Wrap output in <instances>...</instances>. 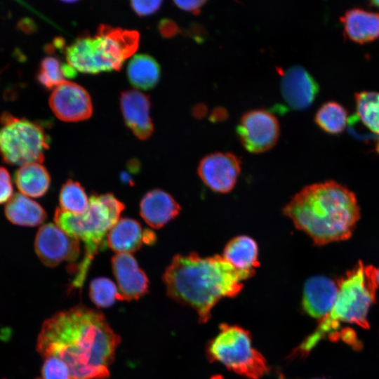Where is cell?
<instances>
[{
    "instance_id": "6da1fadb",
    "label": "cell",
    "mask_w": 379,
    "mask_h": 379,
    "mask_svg": "<svg viewBox=\"0 0 379 379\" xmlns=\"http://www.w3.org/2000/svg\"><path fill=\"white\" fill-rule=\"evenodd\" d=\"M120 341L102 313L78 305L44 321L36 348L64 361L71 379H105Z\"/></svg>"
},
{
    "instance_id": "7a4b0ae2",
    "label": "cell",
    "mask_w": 379,
    "mask_h": 379,
    "mask_svg": "<svg viewBox=\"0 0 379 379\" xmlns=\"http://www.w3.org/2000/svg\"><path fill=\"white\" fill-rule=\"evenodd\" d=\"M252 276L237 270L222 255L202 257L191 253L175 255L162 279L168 296L195 310L199 321L205 323L216 303L237 295L242 281Z\"/></svg>"
},
{
    "instance_id": "3957f363",
    "label": "cell",
    "mask_w": 379,
    "mask_h": 379,
    "mask_svg": "<svg viewBox=\"0 0 379 379\" xmlns=\"http://www.w3.org/2000/svg\"><path fill=\"white\" fill-rule=\"evenodd\" d=\"M283 212L317 245L350 238L360 215L354 194L334 181L305 187Z\"/></svg>"
},
{
    "instance_id": "277c9868",
    "label": "cell",
    "mask_w": 379,
    "mask_h": 379,
    "mask_svg": "<svg viewBox=\"0 0 379 379\" xmlns=\"http://www.w3.org/2000/svg\"><path fill=\"white\" fill-rule=\"evenodd\" d=\"M377 271L373 266H365L359 262L338 280V293L332 310L300 344L298 348L300 355L306 356L326 337L332 341L338 340L342 324L368 328V311L376 298Z\"/></svg>"
},
{
    "instance_id": "5b68a950",
    "label": "cell",
    "mask_w": 379,
    "mask_h": 379,
    "mask_svg": "<svg viewBox=\"0 0 379 379\" xmlns=\"http://www.w3.org/2000/svg\"><path fill=\"white\" fill-rule=\"evenodd\" d=\"M124 208L123 202L112 193H93L88 208L82 215H74L59 208L55 210V225L84 244L83 259L70 268V272L74 274L72 281L74 286L82 287L93 259L105 247L109 230L120 219Z\"/></svg>"
},
{
    "instance_id": "8992f818",
    "label": "cell",
    "mask_w": 379,
    "mask_h": 379,
    "mask_svg": "<svg viewBox=\"0 0 379 379\" xmlns=\"http://www.w3.org/2000/svg\"><path fill=\"white\" fill-rule=\"evenodd\" d=\"M139 39L135 30L102 24L93 36H79L65 49V54L67 63L80 72L119 71L138 49Z\"/></svg>"
},
{
    "instance_id": "52a82bcc",
    "label": "cell",
    "mask_w": 379,
    "mask_h": 379,
    "mask_svg": "<svg viewBox=\"0 0 379 379\" xmlns=\"http://www.w3.org/2000/svg\"><path fill=\"white\" fill-rule=\"evenodd\" d=\"M206 352L211 361L250 379H258L268 371L266 360L253 347L249 332L239 326L222 324Z\"/></svg>"
},
{
    "instance_id": "ba28073f",
    "label": "cell",
    "mask_w": 379,
    "mask_h": 379,
    "mask_svg": "<svg viewBox=\"0 0 379 379\" xmlns=\"http://www.w3.org/2000/svg\"><path fill=\"white\" fill-rule=\"evenodd\" d=\"M0 154L4 163H42L50 138L36 122L4 112L0 116Z\"/></svg>"
},
{
    "instance_id": "9c48e42d",
    "label": "cell",
    "mask_w": 379,
    "mask_h": 379,
    "mask_svg": "<svg viewBox=\"0 0 379 379\" xmlns=\"http://www.w3.org/2000/svg\"><path fill=\"white\" fill-rule=\"evenodd\" d=\"M236 131L243 147L249 152L258 154L276 145L280 127L272 113L264 109H255L243 114Z\"/></svg>"
},
{
    "instance_id": "30bf717a",
    "label": "cell",
    "mask_w": 379,
    "mask_h": 379,
    "mask_svg": "<svg viewBox=\"0 0 379 379\" xmlns=\"http://www.w3.org/2000/svg\"><path fill=\"white\" fill-rule=\"evenodd\" d=\"M34 249L41 262L51 267L63 261L74 262L80 254L79 240L53 223L46 224L39 229Z\"/></svg>"
},
{
    "instance_id": "8fae6325",
    "label": "cell",
    "mask_w": 379,
    "mask_h": 379,
    "mask_svg": "<svg viewBox=\"0 0 379 379\" xmlns=\"http://www.w3.org/2000/svg\"><path fill=\"white\" fill-rule=\"evenodd\" d=\"M198 174L212 191L228 193L235 186L241 171L239 159L230 152H214L199 162Z\"/></svg>"
},
{
    "instance_id": "7c38bea8",
    "label": "cell",
    "mask_w": 379,
    "mask_h": 379,
    "mask_svg": "<svg viewBox=\"0 0 379 379\" xmlns=\"http://www.w3.org/2000/svg\"><path fill=\"white\" fill-rule=\"evenodd\" d=\"M49 105L55 115L66 122L88 119L93 113L88 93L82 86L69 81L53 89L49 98Z\"/></svg>"
},
{
    "instance_id": "4fadbf2b",
    "label": "cell",
    "mask_w": 379,
    "mask_h": 379,
    "mask_svg": "<svg viewBox=\"0 0 379 379\" xmlns=\"http://www.w3.org/2000/svg\"><path fill=\"white\" fill-rule=\"evenodd\" d=\"M280 88L284 101L290 108L295 110L308 108L319 91L315 79L300 65H293L283 73Z\"/></svg>"
},
{
    "instance_id": "5bb4252c",
    "label": "cell",
    "mask_w": 379,
    "mask_h": 379,
    "mask_svg": "<svg viewBox=\"0 0 379 379\" xmlns=\"http://www.w3.org/2000/svg\"><path fill=\"white\" fill-rule=\"evenodd\" d=\"M111 263L120 300H138L147 293L149 279L131 253H117Z\"/></svg>"
},
{
    "instance_id": "9a60e30c",
    "label": "cell",
    "mask_w": 379,
    "mask_h": 379,
    "mask_svg": "<svg viewBox=\"0 0 379 379\" xmlns=\"http://www.w3.org/2000/svg\"><path fill=\"white\" fill-rule=\"evenodd\" d=\"M338 293V284L333 279L322 275L311 277L304 285L302 309L310 316L321 319L332 310Z\"/></svg>"
},
{
    "instance_id": "2e32d148",
    "label": "cell",
    "mask_w": 379,
    "mask_h": 379,
    "mask_svg": "<svg viewBox=\"0 0 379 379\" xmlns=\"http://www.w3.org/2000/svg\"><path fill=\"white\" fill-rule=\"evenodd\" d=\"M120 104L126 125L138 139H148L154 131L149 97L136 90L125 91L121 93Z\"/></svg>"
},
{
    "instance_id": "e0dca14e",
    "label": "cell",
    "mask_w": 379,
    "mask_h": 379,
    "mask_svg": "<svg viewBox=\"0 0 379 379\" xmlns=\"http://www.w3.org/2000/svg\"><path fill=\"white\" fill-rule=\"evenodd\" d=\"M180 206L168 192L154 189L147 192L140 203V214L151 227L159 229L179 214Z\"/></svg>"
},
{
    "instance_id": "ac0fdd59",
    "label": "cell",
    "mask_w": 379,
    "mask_h": 379,
    "mask_svg": "<svg viewBox=\"0 0 379 379\" xmlns=\"http://www.w3.org/2000/svg\"><path fill=\"white\" fill-rule=\"evenodd\" d=\"M346 36L365 44L379 38V13L360 8H352L340 18Z\"/></svg>"
},
{
    "instance_id": "d6986e66",
    "label": "cell",
    "mask_w": 379,
    "mask_h": 379,
    "mask_svg": "<svg viewBox=\"0 0 379 379\" xmlns=\"http://www.w3.org/2000/svg\"><path fill=\"white\" fill-rule=\"evenodd\" d=\"M145 231L135 219L120 218L107 235L109 247L117 253H131L138 251L145 243Z\"/></svg>"
},
{
    "instance_id": "ffe728a7",
    "label": "cell",
    "mask_w": 379,
    "mask_h": 379,
    "mask_svg": "<svg viewBox=\"0 0 379 379\" xmlns=\"http://www.w3.org/2000/svg\"><path fill=\"white\" fill-rule=\"evenodd\" d=\"M222 256L237 270L252 274L260 265L258 244L247 235L237 236L230 240Z\"/></svg>"
},
{
    "instance_id": "44dd1931",
    "label": "cell",
    "mask_w": 379,
    "mask_h": 379,
    "mask_svg": "<svg viewBox=\"0 0 379 379\" xmlns=\"http://www.w3.org/2000/svg\"><path fill=\"white\" fill-rule=\"evenodd\" d=\"M15 183L25 196L38 198L46 194L51 178L41 163L30 162L21 165L14 174Z\"/></svg>"
},
{
    "instance_id": "7402d4cb",
    "label": "cell",
    "mask_w": 379,
    "mask_h": 379,
    "mask_svg": "<svg viewBox=\"0 0 379 379\" xmlns=\"http://www.w3.org/2000/svg\"><path fill=\"white\" fill-rule=\"evenodd\" d=\"M7 220L12 224L35 227L45 221L46 212L37 202L21 193H17L7 202L4 208Z\"/></svg>"
},
{
    "instance_id": "603a6c76",
    "label": "cell",
    "mask_w": 379,
    "mask_h": 379,
    "mask_svg": "<svg viewBox=\"0 0 379 379\" xmlns=\"http://www.w3.org/2000/svg\"><path fill=\"white\" fill-rule=\"evenodd\" d=\"M161 69L157 61L147 54L134 55L127 65V77L132 86L150 90L159 82Z\"/></svg>"
},
{
    "instance_id": "cb8c5ba5",
    "label": "cell",
    "mask_w": 379,
    "mask_h": 379,
    "mask_svg": "<svg viewBox=\"0 0 379 379\" xmlns=\"http://www.w3.org/2000/svg\"><path fill=\"white\" fill-rule=\"evenodd\" d=\"M59 204L63 211L82 215L88 208L89 199L79 182L68 179L60 188Z\"/></svg>"
},
{
    "instance_id": "d4e9b609",
    "label": "cell",
    "mask_w": 379,
    "mask_h": 379,
    "mask_svg": "<svg viewBox=\"0 0 379 379\" xmlns=\"http://www.w3.org/2000/svg\"><path fill=\"white\" fill-rule=\"evenodd\" d=\"M314 121L324 132L338 134L346 127L347 113L340 104L330 101L319 107L315 114Z\"/></svg>"
},
{
    "instance_id": "484cf974",
    "label": "cell",
    "mask_w": 379,
    "mask_h": 379,
    "mask_svg": "<svg viewBox=\"0 0 379 379\" xmlns=\"http://www.w3.org/2000/svg\"><path fill=\"white\" fill-rule=\"evenodd\" d=\"M357 117L379 136V93L362 91L355 95Z\"/></svg>"
},
{
    "instance_id": "4316f807",
    "label": "cell",
    "mask_w": 379,
    "mask_h": 379,
    "mask_svg": "<svg viewBox=\"0 0 379 379\" xmlns=\"http://www.w3.org/2000/svg\"><path fill=\"white\" fill-rule=\"evenodd\" d=\"M89 295L97 307L102 308L112 306L117 300H120L119 289L115 284L107 277H97L91 281Z\"/></svg>"
},
{
    "instance_id": "83f0119b",
    "label": "cell",
    "mask_w": 379,
    "mask_h": 379,
    "mask_svg": "<svg viewBox=\"0 0 379 379\" xmlns=\"http://www.w3.org/2000/svg\"><path fill=\"white\" fill-rule=\"evenodd\" d=\"M62 64L55 57L48 56L40 62L36 74L37 81L47 89L55 88L65 81L62 69Z\"/></svg>"
},
{
    "instance_id": "f1b7e54d",
    "label": "cell",
    "mask_w": 379,
    "mask_h": 379,
    "mask_svg": "<svg viewBox=\"0 0 379 379\" xmlns=\"http://www.w3.org/2000/svg\"><path fill=\"white\" fill-rule=\"evenodd\" d=\"M37 379H71L68 367L61 359L49 357L45 358L41 368V377Z\"/></svg>"
},
{
    "instance_id": "f546056e",
    "label": "cell",
    "mask_w": 379,
    "mask_h": 379,
    "mask_svg": "<svg viewBox=\"0 0 379 379\" xmlns=\"http://www.w3.org/2000/svg\"><path fill=\"white\" fill-rule=\"evenodd\" d=\"M13 196V187L8 169L0 166V204L8 202Z\"/></svg>"
},
{
    "instance_id": "4dcf8cb0",
    "label": "cell",
    "mask_w": 379,
    "mask_h": 379,
    "mask_svg": "<svg viewBox=\"0 0 379 379\" xmlns=\"http://www.w3.org/2000/svg\"><path fill=\"white\" fill-rule=\"evenodd\" d=\"M161 1H131L133 10L140 17L156 13L161 7Z\"/></svg>"
},
{
    "instance_id": "1f68e13d",
    "label": "cell",
    "mask_w": 379,
    "mask_h": 379,
    "mask_svg": "<svg viewBox=\"0 0 379 379\" xmlns=\"http://www.w3.org/2000/svg\"><path fill=\"white\" fill-rule=\"evenodd\" d=\"M158 29L161 35L168 39L173 37L180 32L177 23L168 18L161 20L158 25Z\"/></svg>"
},
{
    "instance_id": "d6a6232c",
    "label": "cell",
    "mask_w": 379,
    "mask_h": 379,
    "mask_svg": "<svg viewBox=\"0 0 379 379\" xmlns=\"http://www.w3.org/2000/svg\"><path fill=\"white\" fill-rule=\"evenodd\" d=\"M174 4L183 11L199 14L206 1H174Z\"/></svg>"
},
{
    "instance_id": "836d02e7",
    "label": "cell",
    "mask_w": 379,
    "mask_h": 379,
    "mask_svg": "<svg viewBox=\"0 0 379 379\" xmlns=\"http://www.w3.org/2000/svg\"><path fill=\"white\" fill-rule=\"evenodd\" d=\"M190 36L198 43L203 42L206 36V32L204 27L200 24H193L190 28Z\"/></svg>"
},
{
    "instance_id": "e575fe53",
    "label": "cell",
    "mask_w": 379,
    "mask_h": 379,
    "mask_svg": "<svg viewBox=\"0 0 379 379\" xmlns=\"http://www.w3.org/2000/svg\"><path fill=\"white\" fill-rule=\"evenodd\" d=\"M228 117L227 109L222 107H216L211 112L210 121L212 122L223 121Z\"/></svg>"
},
{
    "instance_id": "d590c367",
    "label": "cell",
    "mask_w": 379,
    "mask_h": 379,
    "mask_svg": "<svg viewBox=\"0 0 379 379\" xmlns=\"http://www.w3.org/2000/svg\"><path fill=\"white\" fill-rule=\"evenodd\" d=\"M207 112V107L203 103H198L195 105L192 109V115L197 119L203 118Z\"/></svg>"
},
{
    "instance_id": "8d00e7d4",
    "label": "cell",
    "mask_w": 379,
    "mask_h": 379,
    "mask_svg": "<svg viewBox=\"0 0 379 379\" xmlns=\"http://www.w3.org/2000/svg\"><path fill=\"white\" fill-rule=\"evenodd\" d=\"M370 4H371V6L379 8V1H371Z\"/></svg>"
},
{
    "instance_id": "74e56055",
    "label": "cell",
    "mask_w": 379,
    "mask_h": 379,
    "mask_svg": "<svg viewBox=\"0 0 379 379\" xmlns=\"http://www.w3.org/2000/svg\"><path fill=\"white\" fill-rule=\"evenodd\" d=\"M210 379H223V378L221 375H216L212 376Z\"/></svg>"
},
{
    "instance_id": "f35d334b",
    "label": "cell",
    "mask_w": 379,
    "mask_h": 379,
    "mask_svg": "<svg viewBox=\"0 0 379 379\" xmlns=\"http://www.w3.org/2000/svg\"><path fill=\"white\" fill-rule=\"evenodd\" d=\"M377 282H378V285H379V269H378V271H377Z\"/></svg>"
},
{
    "instance_id": "ab89813d",
    "label": "cell",
    "mask_w": 379,
    "mask_h": 379,
    "mask_svg": "<svg viewBox=\"0 0 379 379\" xmlns=\"http://www.w3.org/2000/svg\"><path fill=\"white\" fill-rule=\"evenodd\" d=\"M315 379H324V378H315Z\"/></svg>"
}]
</instances>
